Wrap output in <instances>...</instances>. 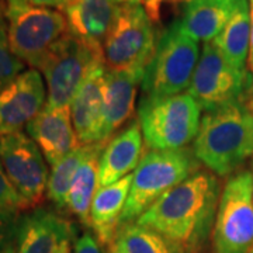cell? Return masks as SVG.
Returning a JSON list of instances; mask_svg holds the SVG:
<instances>
[{
    "label": "cell",
    "mask_w": 253,
    "mask_h": 253,
    "mask_svg": "<svg viewBox=\"0 0 253 253\" xmlns=\"http://www.w3.org/2000/svg\"><path fill=\"white\" fill-rule=\"evenodd\" d=\"M106 142L93 144L91 151L76 172L68 197V211L78 218L84 228H90L91 203L99 190L100 155L106 146Z\"/></svg>",
    "instance_id": "cell-21"
},
{
    "label": "cell",
    "mask_w": 253,
    "mask_h": 253,
    "mask_svg": "<svg viewBox=\"0 0 253 253\" xmlns=\"http://www.w3.org/2000/svg\"><path fill=\"white\" fill-rule=\"evenodd\" d=\"M211 253H253V170L234 173L221 191Z\"/></svg>",
    "instance_id": "cell-7"
},
{
    "label": "cell",
    "mask_w": 253,
    "mask_h": 253,
    "mask_svg": "<svg viewBox=\"0 0 253 253\" xmlns=\"http://www.w3.org/2000/svg\"><path fill=\"white\" fill-rule=\"evenodd\" d=\"M101 246L103 245L93 232V229L86 228L81 235H76L75 238L72 253H104Z\"/></svg>",
    "instance_id": "cell-28"
},
{
    "label": "cell",
    "mask_w": 253,
    "mask_h": 253,
    "mask_svg": "<svg viewBox=\"0 0 253 253\" xmlns=\"http://www.w3.org/2000/svg\"><path fill=\"white\" fill-rule=\"evenodd\" d=\"M107 253H126L120 246H118L116 242H113V244L110 245L109 246V251H107Z\"/></svg>",
    "instance_id": "cell-34"
},
{
    "label": "cell",
    "mask_w": 253,
    "mask_h": 253,
    "mask_svg": "<svg viewBox=\"0 0 253 253\" xmlns=\"http://www.w3.org/2000/svg\"><path fill=\"white\" fill-rule=\"evenodd\" d=\"M0 162L13 187L33 208L46 197L49 170L45 158L27 132L0 135Z\"/></svg>",
    "instance_id": "cell-11"
},
{
    "label": "cell",
    "mask_w": 253,
    "mask_h": 253,
    "mask_svg": "<svg viewBox=\"0 0 253 253\" xmlns=\"http://www.w3.org/2000/svg\"><path fill=\"white\" fill-rule=\"evenodd\" d=\"M26 131L51 166L81 146L72 123L71 106L55 109L44 106L40 114L28 123Z\"/></svg>",
    "instance_id": "cell-15"
},
{
    "label": "cell",
    "mask_w": 253,
    "mask_h": 253,
    "mask_svg": "<svg viewBox=\"0 0 253 253\" xmlns=\"http://www.w3.org/2000/svg\"><path fill=\"white\" fill-rule=\"evenodd\" d=\"M1 253H17V246H16V239L14 241H11L4 249H3V252Z\"/></svg>",
    "instance_id": "cell-33"
},
{
    "label": "cell",
    "mask_w": 253,
    "mask_h": 253,
    "mask_svg": "<svg viewBox=\"0 0 253 253\" xmlns=\"http://www.w3.org/2000/svg\"><path fill=\"white\" fill-rule=\"evenodd\" d=\"M144 73L139 71H107L101 131L103 141H109L110 136L134 116L138 84L142 83Z\"/></svg>",
    "instance_id": "cell-17"
},
{
    "label": "cell",
    "mask_w": 253,
    "mask_h": 253,
    "mask_svg": "<svg viewBox=\"0 0 253 253\" xmlns=\"http://www.w3.org/2000/svg\"><path fill=\"white\" fill-rule=\"evenodd\" d=\"M193 154L219 177L229 176L253 156V114L244 100L203 116Z\"/></svg>",
    "instance_id": "cell-2"
},
{
    "label": "cell",
    "mask_w": 253,
    "mask_h": 253,
    "mask_svg": "<svg viewBox=\"0 0 253 253\" xmlns=\"http://www.w3.org/2000/svg\"><path fill=\"white\" fill-rule=\"evenodd\" d=\"M0 208H10L16 211H26L28 204L10 183L7 174L0 162Z\"/></svg>",
    "instance_id": "cell-26"
},
{
    "label": "cell",
    "mask_w": 253,
    "mask_h": 253,
    "mask_svg": "<svg viewBox=\"0 0 253 253\" xmlns=\"http://www.w3.org/2000/svg\"><path fill=\"white\" fill-rule=\"evenodd\" d=\"M251 84L249 73L235 69L212 41L204 42L189 87L201 110L207 113L244 100Z\"/></svg>",
    "instance_id": "cell-10"
},
{
    "label": "cell",
    "mask_w": 253,
    "mask_h": 253,
    "mask_svg": "<svg viewBox=\"0 0 253 253\" xmlns=\"http://www.w3.org/2000/svg\"><path fill=\"white\" fill-rule=\"evenodd\" d=\"M114 242L126 253H186L179 244L136 222L120 226Z\"/></svg>",
    "instance_id": "cell-24"
},
{
    "label": "cell",
    "mask_w": 253,
    "mask_h": 253,
    "mask_svg": "<svg viewBox=\"0 0 253 253\" xmlns=\"http://www.w3.org/2000/svg\"><path fill=\"white\" fill-rule=\"evenodd\" d=\"M221 184L210 170H197L148 208L136 224L179 244L186 253H201L211 238Z\"/></svg>",
    "instance_id": "cell-1"
},
{
    "label": "cell",
    "mask_w": 253,
    "mask_h": 253,
    "mask_svg": "<svg viewBox=\"0 0 253 253\" xmlns=\"http://www.w3.org/2000/svg\"><path fill=\"white\" fill-rule=\"evenodd\" d=\"M144 148V136L138 121L113 136L100 155L99 189L114 184L138 168Z\"/></svg>",
    "instance_id": "cell-16"
},
{
    "label": "cell",
    "mask_w": 253,
    "mask_h": 253,
    "mask_svg": "<svg viewBox=\"0 0 253 253\" xmlns=\"http://www.w3.org/2000/svg\"><path fill=\"white\" fill-rule=\"evenodd\" d=\"M20 212L10 208H0V253L7 245L16 239L17 221Z\"/></svg>",
    "instance_id": "cell-27"
},
{
    "label": "cell",
    "mask_w": 253,
    "mask_h": 253,
    "mask_svg": "<svg viewBox=\"0 0 253 253\" xmlns=\"http://www.w3.org/2000/svg\"><path fill=\"white\" fill-rule=\"evenodd\" d=\"M249 10H251V45H249V56H248V66H246V69H248V73L252 78L251 87H253V0H249Z\"/></svg>",
    "instance_id": "cell-31"
},
{
    "label": "cell",
    "mask_w": 253,
    "mask_h": 253,
    "mask_svg": "<svg viewBox=\"0 0 253 253\" xmlns=\"http://www.w3.org/2000/svg\"><path fill=\"white\" fill-rule=\"evenodd\" d=\"M46 103V89L40 71L27 69L0 91V135L21 131Z\"/></svg>",
    "instance_id": "cell-12"
},
{
    "label": "cell",
    "mask_w": 253,
    "mask_h": 253,
    "mask_svg": "<svg viewBox=\"0 0 253 253\" xmlns=\"http://www.w3.org/2000/svg\"><path fill=\"white\" fill-rule=\"evenodd\" d=\"M71 244H72V242H66V244H63L62 246L58 249V252L56 253H71V249H72V248H71Z\"/></svg>",
    "instance_id": "cell-35"
},
{
    "label": "cell",
    "mask_w": 253,
    "mask_h": 253,
    "mask_svg": "<svg viewBox=\"0 0 253 253\" xmlns=\"http://www.w3.org/2000/svg\"><path fill=\"white\" fill-rule=\"evenodd\" d=\"M197 169L199 161L187 148L146 152L132 173V184L121 215V225L136 221L148 208L189 179Z\"/></svg>",
    "instance_id": "cell-3"
},
{
    "label": "cell",
    "mask_w": 253,
    "mask_h": 253,
    "mask_svg": "<svg viewBox=\"0 0 253 253\" xmlns=\"http://www.w3.org/2000/svg\"><path fill=\"white\" fill-rule=\"evenodd\" d=\"M118 6H124V4H139L142 6L146 11V14L152 21H158L161 16V4L162 0H114Z\"/></svg>",
    "instance_id": "cell-29"
},
{
    "label": "cell",
    "mask_w": 253,
    "mask_h": 253,
    "mask_svg": "<svg viewBox=\"0 0 253 253\" xmlns=\"http://www.w3.org/2000/svg\"><path fill=\"white\" fill-rule=\"evenodd\" d=\"M91 145H81L71 154L55 163L49 172L46 197L59 211H68V197L72 187L73 179L83 161L91 151Z\"/></svg>",
    "instance_id": "cell-23"
},
{
    "label": "cell",
    "mask_w": 253,
    "mask_h": 253,
    "mask_svg": "<svg viewBox=\"0 0 253 253\" xmlns=\"http://www.w3.org/2000/svg\"><path fill=\"white\" fill-rule=\"evenodd\" d=\"M104 63L103 44L89 42L71 33L44 56L37 71L46 83V107H68L91 69Z\"/></svg>",
    "instance_id": "cell-6"
},
{
    "label": "cell",
    "mask_w": 253,
    "mask_h": 253,
    "mask_svg": "<svg viewBox=\"0 0 253 253\" xmlns=\"http://www.w3.org/2000/svg\"><path fill=\"white\" fill-rule=\"evenodd\" d=\"M162 1H176V0H162Z\"/></svg>",
    "instance_id": "cell-36"
},
{
    "label": "cell",
    "mask_w": 253,
    "mask_h": 253,
    "mask_svg": "<svg viewBox=\"0 0 253 253\" xmlns=\"http://www.w3.org/2000/svg\"><path fill=\"white\" fill-rule=\"evenodd\" d=\"M75 238L76 226L56 211L37 207L20 212L16 231L17 253H56Z\"/></svg>",
    "instance_id": "cell-13"
},
{
    "label": "cell",
    "mask_w": 253,
    "mask_h": 253,
    "mask_svg": "<svg viewBox=\"0 0 253 253\" xmlns=\"http://www.w3.org/2000/svg\"><path fill=\"white\" fill-rule=\"evenodd\" d=\"M6 1H14L27 4L31 7H42V9H52L58 11H63L73 0H6Z\"/></svg>",
    "instance_id": "cell-30"
},
{
    "label": "cell",
    "mask_w": 253,
    "mask_h": 253,
    "mask_svg": "<svg viewBox=\"0 0 253 253\" xmlns=\"http://www.w3.org/2000/svg\"><path fill=\"white\" fill-rule=\"evenodd\" d=\"M114 0H73L63 10L69 33L89 42L103 44L117 16Z\"/></svg>",
    "instance_id": "cell-20"
},
{
    "label": "cell",
    "mask_w": 253,
    "mask_h": 253,
    "mask_svg": "<svg viewBox=\"0 0 253 253\" xmlns=\"http://www.w3.org/2000/svg\"><path fill=\"white\" fill-rule=\"evenodd\" d=\"M244 103L246 104V107L251 110V113L253 114V87H251L249 90L246 91L244 97Z\"/></svg>",
    "instance_id": "cell-32"
},
{
    "label": "cell",
    "mask_w": 253,
    "mask_h": 253,
    "mask_svg": "<svg viewBox=\"0 0 253 253\" xmlns=\"http://www.w3.org/2000/svg\"><path fill=\"white\" fill-rule=\"evenodd\" d=\"M152 23L139 4L118 6L114 23L103 41L107 71L145 72L156 46Z\"/></svg>",
    "instance_id": "cell-8"
},
{
    "label": "cell",
    "mask_w": 253,
    "mask_h": 253,
    "mask_svg": "<svg viewBox=\"0 0 253 253\" xmlns=\"http://www.w3.org/2000/svg\"><path fill=\"white\" fill-rule=\"evenodd\" d=\"M131 184L132 173L114 184L97 190L91 203L90 228L101 245H106L107 248L116 241Z\"/></svg>",
    "instance_id": "cell-19"
},
{
    "label": "cell",
    "mask_w": 253,
    "mask_h": 253,
    "mask_svg": "<svg viewBox=\"0 0 253 253\" xmlns=\"http://www.w3.org/2000/svg\"><path fill=\"white\" fill-rule=\"evenodd\" d=\"M238 0H186L180 28L197 42H211L224 30Z\"/></svg>",
    "instance_id": "cell-18"
},
{
    "label": "cell",
    "mask_w": 253,
    "mask_h": 253,
    "mask_svg": "<svg viewBox=\"0 0 253 253\" xmlns=\"http://www.w3.org/2000/svg\"><path fill=\"white\" fill-rule=\"evenodd\" d=\"M26 63L13 54L9 42L6 1L0 0V91L24 72Z\"/></svg>",
    "instance_id": "cell-25"
},
{
    "label": "cell",
    "mask_w": 253,
    "mask_h": 253,
    "mask_svg": "<svg viewBox=\"0 0 253 253\" xmlns=\"http://www.w3.org/2000/svg\"><path fill=\"white\" fill-rule=\"evenodd\" d=\"M199 58V42L187 36L176 20L161 34L145 68L142 99H163L189 90Z\"/></svg>",
    "instance_id": "cell-4"
},
{
    "label": "cell",
    "mask_w": 253,
    "mask_h": 253,
    "mask_svg": "<svg viewBox=\"0 0 253 253\" xmlns=\"http://www.w3.org/2000/svg\"><path fill=\"white\" fill-rule=\"evenodd\" d=\"M106 79V65H96L83 81L71 103L72 123L81 145L106 142L101 136Z\"/></svg>",
    "instance_id": "cell-14"
},
{
    "label": "cell",
    "mask_w": 253,
    "mask_h": 253,
    "mask_svg": "<svg viewBox=\"0 0 253 253\" xmlns=\"http://www.w3.org/2000/svg\"><path fill=\"white\" fill-rule=\"evenodd\" d=\"M212 42L235 69L248 72L246 66L251 45L249 0H238L229 21Z\"/></svg>",
    "instance_id": "cell-22"
},
{
    "label": "cell",
    "mask_w": 253,
    "mask_h": 253,
    "mask_svg": "<svg viewBox=\"0 0 253 253\" xmlns=\"http://www.w3.org/2000/svg\"><path fill=\"white\" fill-rule=\"evenodd\" d=\"M138 123L152 151H179L196 139L201 107L189 93L163 99H141Z\"/></svg>",
    "instance_id": "cell-5"
},
{
    "label": "cell",
    "mask_w": 253,
    "mask_h": 253,
    "mask_svg": "<svg viewBox=\"0 0 253 253\" xmlns=\"http://www.w3.org/2000/svg\"><path fill=\"white\" fill-rule=\"evenodd\" d=\"M10 48L31 69H38L46 52L68 33L62 11L6 1Z\"/></svg>",
    "instance_id": "cell-9"
}]
</instances>
